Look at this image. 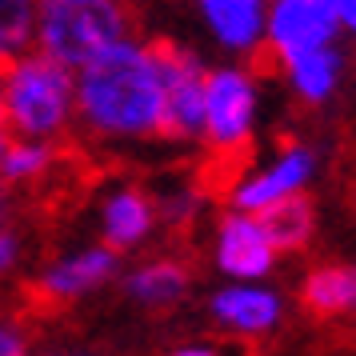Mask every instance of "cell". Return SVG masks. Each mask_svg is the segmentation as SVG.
<instances>
[{
	"mask_svg": "<svg viewBox=\"0 0 356 356\" xmlns=\"http://www.w3.org/2000/svg\"><path fill=\"white\" fill-rule=\"evenodd\" d=\"M20 257V241H17V232H8V228H0V276L8 273L13 264H17Z\"/></svg>",
	"mask_w": 356,
	"mask_h": 356,
	"instance_id": "20",
	"label": "cell"
},
{
	"mask_svg": "<svg viewBox=\"0 0 356 356\" xmlns=\"http://www.w3.org/2000/svg\"><path fill=\"white\" fill-rule=\"evenodd\" d=\"M260 116V81L248 65L204 68V108H200V140L212 156H244Z\"/></svg>",
	"mask_w": 356,
	"mask_h": 356,
	"instance_id": "4",
	"label": "cell"
},
{
	"mask_svg": "<svg viewBox=\"0 0 356 356\" xmlns=\"http://www.w3.org/2000/svg\"><path fill=\"white\" fill-rule=\"evenodd\" d=\"M0 120L13 136L29 140H60L76 124V92L72 68L29 49L4 65L0 81Z\"/></svg>",
	"mask_w": 356,
	"mask_h": 356,
	"instance_id": "2",
	"label": "cell"
},
{
	"mask_svg": "<svg viewBox=\"0 0 356 356\" xmlns=\"http://www.w3.org/2000/svg\"><path fill=\"white\" fill-rule=\"evenodd\" d=\"M300 300L316 316H340L356 305V273L353 264H321L305 276Z\"/></svg>",
	"mask_w": 356,
	"mask_h": 356,
	"instance_id": "15",
	"label": "cell"
},
{
	"mask_svg": "<svg viewBox=\"0 0 356 356\" xmlns=\"http://www.w3.org/2000/svg\"><path fill=\"white\" fill-rule=\"evenodd\" d=\"M56 161V148L52 140H29V136H13L4 145V156H0V184L17 188V184H33L52 168Z\"/></svg>",
	"mask_w": 356,
	"mask_h": 356,
	"instance_id": "17",
	"label": "cell"
},
{
	"mask_svg": "<svg viewBox=\"0 0 356 356\" xmlns=\"http://www.w3.org/2000/svg\"><path fill=\"white\" fill-rule=\"evenodd\" d=\"M0 356H29L24 337H20L17 328H8V324H0Z\"/></svg>",
	"mask_w": 356,
	"mask_h": 356,
	"instance_id": "22",
	"label": "cell"
},
{
	"mask_svg": "<svg viewBox=\"0 0 356 356\" xmlns=\"http://www.w3.org/2000/svg\"><path fill=\"white\" fill-rule=\"evenodd\" d=\"M328 4V13L337 17V24L344 29V33H353L356 29V0H324Z\"/></svg>",
	"mask_w": 356,
	"mask_h": 356,
	"instance_id": "21",
	"label": "cell"
},
{
	"mask_svg": "<svg viewBox=\"0 0 356 356\" xmlns=\"http://www.w3.org/2000/svg\"><path fill=\"white\" fill-rule=\"evenodd\" d=\"M276 248L268 244L264 228H260L257 212L232 209L216 228V264L220 273L236 276V280H260L273 273Z\"/></svg>",
	"mask_w": 356,
	"mask_h": 356,
	"instance_id": "8",
	"label": "cell"
},
{
	"mask_svg": "<svg viewBox=\"0 0 356 356\" xmlns=\"http://www.w3.org/2000/svg\"><path fill=\"white\" fill-rule=\"evenodd\" d=\"M8 140H13V132H8V124H4V120H0V156H4V145H8Z\"/></svg>",
	"mask_w": 356,
	"mask_h": 356,
	"instance_id": "24",
	"label": "cell"
},
{
	"mask_svg": "<svg viewBox=\"0 0 356 356\" xmlns=\"http://www.w3.org/2000/svg\"><path fill=\"white\" fill-rule=\"evenodd\" d=\"M168 356H216L212 348H177V353H168Z\"/></svg>",
	"mask_w": 356,
	"mask_h": 356,
	"instance_id": "23",
	"label": "cell"
},
{
	"mask_svg": "<svg viewBox=\"0 0 356 356\" xmlns=\"http://www.w3.org/2000/svg\"><path fill=\"white\" fill-rule=\"evenodd\" d=\"M36 0H0V68L33 49Z\"/></svg>",
	"mask_w": 356,
	"mask_h": 356,
	"instance_id": "18",
	"label": "cell"
},
{
	"mask_svg": "<svg viewBox=\"0 0 356 356\" xmlns=\"http://www.w3.org/2000/svg\"><path fill=\"white\" fill-rule=\"evenodd\" d=\"M164 76V136L168 140H200V108H204V60L193 49L156 40Z\"/></svg>",
	"mask_w": 356,
	"mask_h": 356,
	"instance_id": "6",
	"label": "cell"
},
{
	"mask_svg": "<svg viewBox=\"0 0 356 356\" xmlns=\"http://www.w3.org/2000/svg\"><path fill=\"white\" fill-rule=\"evenodd\" d=\"M257 220H260V228H264V236H268V244H273L276 252H296L316 232V209H312V200L305 193L284 196V200H276L268 209H260Z\"/></svg>",
	"mask_w": 356,
	"mask_h": 356,
	"instance_id": "14",
	"label": "cell"
},
{
	"mask_svg": "<svg viewBox=\"0 0 356 356\" xmlns=\"http://www.w3.org/2000/svg\"><path fill=\"white\" fill-rule=\"evenodd\" d=\"M132 33V8L124 0H36L33 49L65 68L88 65L97 52Z\"/></svg>",
	"mask_w": 356,
	"mask_h": 356,
	"instance_id": "3",
	"label": "cell"
},
{
	"mask_svg": "<svg viewBox=\"0 0 356 356\" xmlns=\"http://www.w3.org/2000/svg\"><path fill=\"white\" fill-rule=\"evenodd\" d=\"M124 289L132 300L148 308H168L188 292V268L177 260H152V264H140L136 273H129Z\"/></svg>",
	"mask_w": 356,
	"mask_h": 356,
	"instance_id": "16",
	"label": "cell"
},
{
	"mask_svg": "<svg viewBox=\"0 0 356 356\" xmlns=\"http://www.w3.org/2000/svg\"><path fill=\"white\" fill-rule=\"evenodd\" d=\"M116 264H120V260H116V248L92 244V248H81V252H72V257L56 260L49 273L40 276L36 289L44 292L49 300H76L84 292L108 284L116 276Z\"/></svg>",
	"mask_w": 356,
	"mask_h": 356,
	"instance_id": "11",
	"label": "cell"
},
{
	"mask_svg": "<svg viewBox=\"0 0 356 356\" xmlns=\"http://www.w3.org/2000/svg\"><path fill=\"white\" fill-rule=\"evenodd\" d=\"M344 29L328 13L324 0H268L264 4V33L260 52H268L276 65H284L300 52L340 44Z\"/></svg>",
	"mask_w": 356,
	"mask_h": 356,
	"instance_id": "5",
	"label": "cell"
},
{
	"mask_svg": "<svg viewBox=\"0 0 356 356\" xmlns=\"http://www.w3.org/2000/svg\"><path fill=\"white\" fill-rule=\"evenodd\" d=\"M268 0H193L209 36L232 56H257Z\"/></svg>",
	"mask_w": 356,
	"mask_h": 356,
	"instance_id": "9",
	"label": "cell"
},
{
	"mask_svg": "<svg viewBox=\"0 0 356 356\" xmlns=\"http://www.w3.org/2000/svg\"><path fill=\"white\" fill-rule=\"evenodd\" d=\"M76 120L97 140H152L164 136V76L156 40L136 33L72 68Z\"/></svg>",
	"mask_w": 356,
	"mask_h": 356,
	"instance_id": "1",
	"label": "cell"
},
{
	"mask_svg": "<svg viewBox=\"0 0 356 356\" xmlns=\"http://www.w3.org/2000/svg\"><path fill=\"white\" fill-rule=\"evenodd\" d=\"M276 68H280L289 92L300 104L321 108V104H328L340 92L348 60H344V49L340 44H324V49L300 52V56H292V60H284V65H276Z\"/></svg>",
	"mask_w": 356,
	"mask_h": 356,
	"instance_id": "10",
	"label": "cell"
},
{
	"mask_svg": "<svg viewBox=\"0 0 356 356\" xmlns=\"http://www.w3.org/2000/svg\"><path fill=\"white\" fill-rule=\"evenodd\" d=\"M0 81H4V68H0Z\"/></svg>",
	"mask_w": 356,
	"mask_h": 356,
	"instance_id": "26",
	"label": "cell"
},
{
	"mask_svg": "<svg viewBox=\"0 0 356 356\" xmlns=\"http://www.w3.org/2000/svg\"><path fill=\"white\" fill-rule=\"evenodd\" d=\"M212 316L236 332H268L280 321V296L260 289L257 280H241L212 296Z\"/></svg>",
	"mask_w": 356,
	"mask_h": 356,
	"instance_id": "12",
	"label": "cell"
},
{
	"mask_svg": "<svg viewBox=\"0 0 356 356\" xmlns=\"http://www.w3.org/2000/svg\"><path fill=\"white\" fill-rule=\"evenodd\" d=\"M164 220H172V225H184V220H193L196 216V196L193 193H177L172 200H164Z\"/></svg>",
	"mask_w": 356,
	"mask_h": 356,
	"instance_id": "19",
	"label": "cell"
},
{
	"mask_svg": "<svg viewBox=\"0 0 356 356\" xmlns=\"http://www.w3.org/2000/svg\"><path fill=\"white\" fill-rule=\"evenodd\" d=\"M316 177V148L308 145H284L273 161L257 168V172H244L232 184V209L241 212H260L284 200V196L305 193Z\"/></svg>",
	"mask_w": 356,
	"mask_h": 356,
	"instance_id": "7",
	"label": "cell"
},
{
	"mask_svg": "<svg viewBox=\"0 0 356 356\" xmlns=\"http://www.w3.org/2000/svg\"><path fill=\"white\" fill-rule=\"evenodd\" d=\"M156 225V209L140 188H116L104 209H100V228H104V244L108 248H136Z\"/></svg>",
	"mask_w": 356,
	"mask_h": 356,
	"instance_id": "13",
	"label": "cell"
},
{
	"mask_svg": "<svg viewBox=\"0 0 356 356\" xmlns=\"http://www.w3.org/2000/svg\"><path fill=\"white\" fill-rule=\"evenodd\" d=\"M56 356H92V353H56Z\"/></svg>",
	"mask_w": 356,
	"mask_h": 356,
	"instance_id": "25",
	"label": "cell"
}]
</instances>
